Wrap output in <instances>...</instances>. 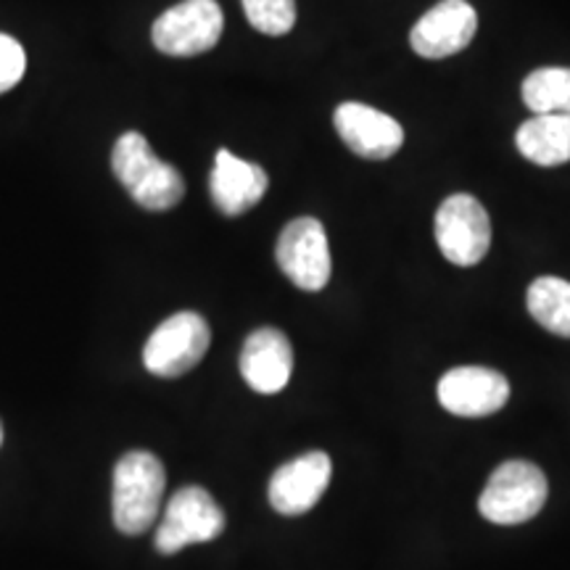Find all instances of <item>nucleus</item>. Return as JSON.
Listing matches in <instances>:
<instances>
[{"label": "nucleus", "mask_w": 570, "mask_h": 570, "mask_svg": "<svg viewBox=\"0 0 570 570\" xmlns=\"http://www.w3.org/2000/svg\"><path fill=\"white\" fill-rule=\"evenodd\" d=\"M167 491V470L151 452H127L114 468L111 515L114 525L125 537H140L154 529Z\"/></svg>", "instance_id": "1"}, {"label": "nucleus", "mask_w": 570, "mask_h": 570, "mask_svg": "<svg viewBox=\"0 0 570 570\" xmlns=\"http://www.w3.org/2000/svg\"><path fill=\"white\" fill-rule=\"evenodd\" d=\"M111 169L142 209L169 212L183 202V175L173 164L161 161L140 132L119 135L111 151Z\"/></svg>", "instance_id": "2"}, {"label": "nucleus", "mask_w": 570, "mask_h": 570, "mask_svg": "<svg viewBox=\"0 0 570 570\" xmlns=\"http://www.w3.org/2000/svg\"><path fill=\"white\" fill-rule=\"evenodd\" d=\"M547 494H550V487L533 462L510 460L491 473L479 499V510L491 523L518 525L539 515Z\"/></svg>", "instance_id": "3"}, {"label": "nucleus", "mask_w": 570, "mask_h": 570, "mask_svg": "<svg viewBox=\"0 0 570 570\" xmlns=\"http://www.w3.org/2000/svg\"><path fill=\"white\" fill-rule=\"evenodd\" d=\"M209 344V323L198 312H177L148 336L142 346V365L156 377H180L204 360Z\"/></svg>", "instance_id": "4"}, {"label": "nucleus", "mask_w": 570, "mask_h": 570, "mask_svg": "<svg viewBox=\"0 0 570 570\" xmlns=\"http://www.w3.org/2000/svg\"><path fill=\"white\" fill-rule=\"evenodd\" d=\"M225 512L209 491L185 487L167 502L154 544L161 554H177L194 544H206L225 531Z\"/></svg>", "instance_id": "5"}, {"label": "nucleus", "mask_w": 570, "mask_h": 570, "mask_svg": "<svg viewBox=\"0 0 570 570\" xmlns=\"http://www.w3.org/2000/svg\"><path fill=\"white\" fill-rule=\"evenodd\" d=\"M223 9L217 0H183L154 21L151 40L161 53L190 59L212 51L223 38Z\"/></svg>", "instance_id": "6"}, {"label": "nucleus", "mask_w": 570, "mask_h": 570, "mask_svg": "<svg viewBox=\"0 0 570 570\" xmlns=\"http://www.w3.org/2000/svg\"><path fill=\"white\" fill-rule=\"evenodd\" d=\"M275 259L283 275L296 288L317 294L331 281V246L327 233L320 219L298 217L283 227L275 246Z\"/></svg>", "instance_id": "7"}, {"label": "nucleus", "mask_w": 570, "mask_h": 570, "mask_svg": "<svg viewBox=\"0 0 570 570\" xmlns=\"http://www.w3.org/2000/svg\"><path fill=\"white\" fill-rule=\"evenodd\" d=\"M436 244L452 265H479L491 246V219L479 198L454 194L439 206Z\"/></svg>", "instance_id": "8"}, {"label": "nucleus", "mask_w": 570, "mask_h": 570, "mask_svg": "<svg viewBox=\"0 0 570 570\" xmlns=\"http://www.w3.org/2000/svg\"><path fill=\"white\" fill-rule=\"evenodd\" d=\"M479 30V13L468 0H441L417 19L410 32L412 51L439 61L465 51Z\"/></svg>", "instance_id": "9"}, {"label": "nucleus", "mask_w": 570, "mask_h": 570, "mask_svg": "<svg viewBox=\"0 0 570 570\" xmlns=\"http://www.w3.org/2000/svg\"><path fill=\"white\" fill-rule=\"evenodd\" d=\"M508 377L491 367H454L439 381L441 407L460 417H487L508 404Z\"/></svg>", "instance_id": "10"}, {"label": "nucleus", "mask_w": 570, "mask_h": 570, "mask_svg": "<svg viewBox=\"0 0 570 570\" xmlns=\"http://www.w3.org/2000/svg\"><path fill=\"white\" fill-rule=\"evenodd\" d=\"M331 473L333 462L325 452H306L302 458L285 462L269 479V504L281 515H304L323 499Z\"/></svg>", "instance_id": "11"}, {"label": "nucleus", "mask_w": 570, "mask_h": 570, "mask_svg": "<svg viewBox=\"0 0 570 570\" xmlns=\"http://www.w3.org/2000/svg\"><path fill=\"white\" fill-rule=\"evenodd\" d=\"M333 122H336V132L348 146V151L370 161L391 159L404 142L402 125L386 111H377L365 104H341L333 114Z\"/></svg>", "instance_id": "12"}, {"label": "nucleus", "mask_w": 570, "mask_h": 570, "mask_svg": "<svg viewBox=\"0 0 570 570\" xmlns=\"http://www.w3.org/2000/svg\"><path fill=\"white\" fill-rule=\"evenodd\" d=\"M240 375L256 394H277L294 373V348L277 327H259L240 348Z\"/></svg>", "instance_id": "13"}, {"label": "nucleus", "mask_w": 570, "mask_h": 570, "mask_svg": "<svg viewBox=\"0 0 570 570\" xmlns=\"http://www.w3.org/2000/svg\"><path fill=\"white\" fill-rule=\"evenodd\" d=\"M267 173L259 164L244 161L227 148L217 151L209 177V194L214 206L227 217H238V214L254 209L267 194Z\"/></svg>", "instance_id": "14"}, {"label": "nucleus", "mask_w": 570, "mask_h": 570, "mask_svg": "<svg viewBox=\"0 0 570 570\" xmlns=\"http://www.w3.org/2000/svg\"><path fill=\"white\" fill-rule=\"evenodd\" d=\"M515 146L539 167L570 161V114H533L515 132Z\"/></svg>", "instance_id": "15"}, {"label": "nucleus", "mask_w": 570, "mask_h": 570, "mask_svg": "<svg viewBox=\"0 0 570 570\" xmlns=\"http://www.w3.org/2000/svg\"><path fill=\"white\" fill-rule=\"evenodd\" d=\"M531 317L541 327L554 333L560 338H570V283L562 277L544 275L531 283L525 294Z\"/></svg>", "instance_id": "16"}, {"label": "nucleus", "mask_w": 570, "mask_h": 570, "mask_svg": "<svg viewBox=\"0 0 570 570\" xmlns=\"http://www.w3.org/2000/svg\"><path fill=\"white\" fill-rule=\"evenodd\" d=\"M523 101L533 114H570V69L541 67L523 82Z\"/></svg>", "instance_id": "17"}, {"label": "nucleus", "mask_w": 570, "mask_h": 570, "mask_svg": "<svg viewBox=\"0 0 570 570\" xmlns=\"http://www.w3.org/2000/svg\"><path fill=\"white\" fill-rule=\"evenodd\" d=\"M244 11L254 30L273 38L291 32L296 24V0H244Z\"/></svg>", "instance_id": "18"}, {"label": "nucleus", "mask_w": 570, "mask_h": 570, "mask_svg": "<svg viewBox=\"0 0 570 570\" xmlns=\"http://www.w3.org/2000/svg\"><path fill=\"white\" fill-rule=\"evenodd\" d=\"M24 48L19 46V40L9 38V35H0V92L11 90L24 77Z\"/></svg>", "instance_id": "19"}, {"label": "nucleus", "mask_w": 570, "mask_h": 570, "mask_svg": "<svg viewBox=\"0 0 570 570\" xmlns=\"http://www.w3.org/2000/svg\"><path fill=\"white\" fill-rule=\"evenodd\" d=\"M0 444H3V423H0Z\"/></svg>", "instance_id": "20"}]
</instances>
